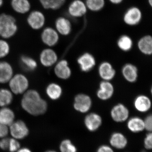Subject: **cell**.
<instances>
[{"mask_svg": "<svg viewBox=\"0 0 152 152\" xmlns=\"http://www.w3.org/2000/svg\"><path fill=\"white\" fill-rule=\"evenodd\" d=\"M54 72L57 77L66 80L69 78L72 70L66 60L63 59L57 62L54 68Z\"/></svg>", "mask_w": 152, "mask_h": 152, "instance_id": "cell-12", "label": "cell"}, {"mask_svg": "<svg viewBox=\"0 0 152 152\" xmlns=\"http://www.w3.org/2000/svg\"><path fill=\"white\" fill-rule=\"evenodd\" d=\"M9 132L8 126L0 123V139L6 137L8 134Z\"/></svg>", "mask_w": 152, "mask_h": 152, "instance_id": "cell-37", "label": "cell"}, {"mask_svg": "<svg viewBox=\"0 0 152 152\" xmlns=\"http://www.w3.org/2000/svg\"><path fill=\"white\" fill-rule=\"evenodd\" d=\"M99 74L104 81H110L115 77L116 71L111 64L108 62H104L99 66Z\"/></svg>", "mask_w": 152, "mask_h": 152, "instance_id": "cell-17", "label": "cell"}, {"mask_svg": "<svg viewBox=\"0 0 152 152\" xmlns=\"http://www.w3.org/2000/svg\"><path fill=\"white\" fill-rule=\"evenodd\" d=\"M151 101L145 95H141L136 98L134 101V106L136 110L140 113L148 111L151 107Z\"/></svg>", "mask_w": 152, "mask_h": 152, "instance_id": "cell-19", "label": "cell"}, {"mask_svg": "<svg viewBox=\"0 0 152 152\" xmlns=\"http://www.w3.org/2000/svg\"><path fill=\"white\" fill-rule=\"evenodd\" d=\"M13 100V93L10 90L0 89V107H4L10 104Z\"/></svg>", "mask_w": 152, "mask_h": 152, "instance_id": "cell-29", "label": "cell"}, {"mask_svg": "<svg viewBox=\"0 0 152 152\" xmlns=\"http://www.w3.org/2000/svg\"><path fill=\"white\" fill-rule=\"evenodd\" d=\"M110 115L114 121L118 123L124 122L128 119L129 111L124 105L118 104L113 107L111 111Z\"/></svg>", "mask_w": 152, "mask_h": 152, "instance_id": "cell-10", "label": "cell"}, {"mask_svg": "<svg viewBox=\"0 0 152 152\" xmlns=\"http://www.w3.org/2000/svg\"><path fill=\"white\" fill-rule=\"evenodd\" d=\"M88 10L84 1L73 0L69 4L67 12L71 18H79L84 16Z\"/></svg>", "mask_w": 152, "mask_h": 152, "instance_id": "cell-6", "label": "cell"}, {"mask_svg": "<svg viewBox=\"0 0 152 152\" xmlns=\"http://www.w3.org/2000/svg\"><path fill=\"white\" fill-rule=\"evenodd\" d=\"M145 129L148 132H151L152 129V116L151 115L148 116L144 120Z\"/></svg>", "mask_w": 152, "mask_h": 152, "instance_id": "cell-36", "label": "cell"}, {"mask_svg": "<svg viewBox=\"0 0 152 152\" xmlns=\"http://www.w3.org/2000/svg\"><path fill=\"white\" fill-rule=\"evenodd\" d=\"M16 152H32L30 149L27 148H20L18 151Z\"/></svg>", "mask_w": 152, "mask_h": 152, "instance_id": "cell-42", "label": "cell"}, {"mask_svg": "<svg viewBox=\"0 0 152 152\" xmlns=\"http://www.w3.org/2000/svg\"><path fill=\"white\" fill-rule=\"evenodd\" d=\"M117 45L121 50L128 52L132 48L133 41L129 36L123 35L120 37L117 41Z\"/></svg>", "mask_w": 152, "mask_h": 152, "instance_id": "cell-28", "label": "cell"}, {"mask_svg": "<svg viewBox=\"0 0 152 152\" xmlns=\"http://www.w3.org/2000/svg\"><path fill=\"white\" fill-rule=\"evenodd\" d=\"M41 5L46 10L50 9L51 0H39Z\"/></svg>", "mask_w": 152, "mask_h": 152, "instance_id": "cell-40", "label": "cell"}, {"mask_svg": "<svg viewBox=\"0 0 152 152\" xmlns=\"http://www.w3.org/2000/svg\"><path fill=\"white\" fill-rule=\"evenodd\" d=\"M111 146L118 149H122L126 146L128 141L126 138L122 133H114L110 140Z\"/></svg>", "mask_w": 152, "mask_h": 152, "instance_id": "cell-24", "label": "cell"}, {"mask_svg": "<svg viewBox=\"0 0 152 152\" xmlns=\"http://www.w3.org/2000/svg\"><path fill=\"white\" fill-rule=\"evenodd\" d=\"M9 126V132L13 138L18 140H22L28 135V128L25 122L22 120L14 121Z\"/></svg>", "mask_w": 152, "mask_h": 152, "instance_id": "cell-5", "label": "cell"}, {"mask_svg": "<svg viewBox=\"0 0 152 152\" xmlns=\"http://www.w3.org/2000/svg\"><path fill=\"white\" fill-rule=\"evenodd\" d=\"M18 30L16 20L13 16L5 13L0 15V37L10 39L16 34Z\"/></svg>", "mask_w": 152, "mask_h": 152, "instance_id": "cell-2", "label": "cell"}, {"mask_svg": "<svg viewBox=\"0 0 152 152\" xmlns=\"http://www.w3.org/2000/svg\"><path fill=\"white\" fill-rule=\"evenodd\" d=\"M110 3L114 5H119L122 4L124 0H108Z\"/></svg>", "mask_w": 152, "mask_h": 152, "instance_id": "cell-41", "label": "cell"}, {"mask_svg": "<svg viewBox=\"0 0 152 152\" xmlns=\"http://www.w3.org/2000/svg\"><path fill=\"white\" fill-rule=\"evenodd\" d=\"M9 83L11 91L16 95L24 94L29 85L27 77L22 74L13 76Z\"/></svg>", "mask_w": 152, "mask_h": 152, "instance_id": "cell-3", "label": "cell"}, {"mask_svg": "<svg viewBox=\"0 0 152 152\" xmlns=\"http://www.w3.org/2000/svg\"><path fill=\"white\" fill-rule=\"evenodd\" d=\"M45 152H57L56 151H53V150H49V151H47Z\"/></svg>", "mask_w": 152, "mask_h": 152, "instance_id": "cell-45", "label": "cell"}, {"mask_svg": "<svg viewBox=\"0 0 152 152\" xmlns=\"http://www.w3.org/2000/svg\"><path fill=\"white\" fill-rule=\"evenodd\" d=\"M3 4H4V1L3 0H0V7L3 6Z\"/></svg>", "mask_w": 152, "mask_h": 152, "instance_id": "cell-44", "label": "cell"}, {"mask_svg": "<svg viewBox=\"0 0 152 152\" xmlns=\"http://www.w3.org/2000/svg\"><path fill=\"white\" fill-rule=\"evenodd\" d=\"M41 39L45 45L49 47L55 46L59 40V34L53 28H45L41 34Z\"/></svg>", "mask_w": 152, "mask_h": 152, "instance_id": "cell-8", "label": "cell"}, {"mask_svg": "<svg viewBox=\"0 0 152 152\" xmlns=\"http://www.w3.org/2000/svg\"><path fill=\"white\" fill-rule=\"evenodd\" d=\"M45 17L42 12L33 11L28 16L27 21L28 25L33 29L38 30L43 27L45 23Z\"/></svg>", "mask_w": 152, "mask_h": 152, "instance_id": "cell-9", "label": "cell"}, {"mask_svg": "<svg viewBox=\"0 0 152 152\" xmlns=\"http://www.w3.org/2000/svg\"><path fill=\"white\" fill-rule=\"evenodd\" d=\"M20 148V144L18 140L10 138L8 151L10 152H16Z\"/></svg>", "mask_w": 152, "mask_h": 152, "instance_id": "cell-33", "label": "cell"}, {"mask_svg": "<svg viewBox=\"0 0 152 152\" xmlns=\"http://www.w3.org/2000/svg\"><path fill=\"white\" fill-rule=\"evenodd\" d=\"M13 74V69L10 63L5 61H0V83H9Z\"/></svg>", "mask_w": 152, "mask_h": 152, "instance_id": "cell-18", "label": "cell"}, {"mask_svg": "<svg viewBox=\"0 0 152 152\" xmlns=\"http://www.w3.org/2000/svg\"><path fill=\"white\" fill-rule=\"evenodd\" d=\"M102 123V117L96 113H91L85 118V126L90 132H95L100 128Z\"/></svg>", "mask_w": 152, "mask_h": 152, "instance_id": "cell-16", "label": "cell"}, {"mask_svg": "<svg viewBox=\"0 0 152 152\" xmlns=\"http://www.w3.org/2000/svg\"><path fill=\"white\" fill-rule=\"evenodd\" d=\"M15 114L12 109L4 107L0 109V123L9 126L15 121Z\"/></svg>", "mask_w": 152, "mask_h": 152, "instance_id": "cell-22", "label": "cell"}, {"mask_svg": "<svg viewBox=\"0 0 152 152\" xmlns=\"http://www.w3.org/2000/svg\"><path fill=\"white\" fill-rule=\"evenodd\" d=\"M58 59L56 53L53 49L49 48L44 49L40 54V61L46 67H50L54 65L58 61Z\"/></svg>", "mask_w": 152, "mask_h": 152, "instance_id": "cell-11", "label": "cell"}, {"mask_svg": "<svg viewBox=\"0 0 152 152\" xmlns=\"http://www.w3.org/2000/svg\"><path fill=\"white\" fill-rule=\"evenodd\" d=\"M152 134L151 132L147 134L144 140V146L146 149L151 150L152 148Z\"/></svg>", "mask_w": 152, "mask_h": 152, "instance_id": "cell-35", "label": "cell"}, {"mask_svg": "<svg viewBox=\"0 0 152 152\" xmlns=\"http://www.w3.org/2000/svg\"><path fill=\"white\" fill-rule=\"evenodd\" d=\"M20 65L23 70L33 72L37 67V63L35 60L28 56L23 55L20 58Z\"/></svg>", "mask_w": 152, "mask_h": 152, "instance_id": "cell-26", "label": "cell"}, {"mask_svg": "<svg viewBox=\"0 0 152 152\" xmlns=\"http://www.w3.org/2000/svg\"><path fill=\"white\" fill-rule=\"evenodd\" d=\"M148 3L151 7H152V0H148Z\"/></svg>", "mask_w": 152, "mask_h": 152, "instance_id": "cell-43", "label": "cell"}, {"mask_svg": "<svg viewBox=\"0 0 152 152\" xmlns=\"http://www.w3.org/2000/svg\"><path fill=\"white\" fill-rule=\"evenodd\" d=\"M114 93L113 86L110 81H103L101 82L99 88L97 92V96L101 100H109L113 96Z\"/></svg>", "mask_w": 152, "mask_h": 152, "instance_id": "cell-14", "label": "cell"}, {"mask_svg": "<svg viewBox=\"0 0 152 152\" xmlns=\"http://www.w3.org/2000/svg\"><path fill=\"white\" fill-rule=\"evenodd\" d=\"M10 138L4 137L0 140V148L3 151L8 150Z\"/></svg>", "mask_w": 152, "mask_h": 152, "instance_id": "cell-38", "label": "cell"}, {"mask_svg": "<svg viewBox=\"0 0 152 152\" xmlns=\"http://www.w3.org/2000/svg\"><path fill=\"white\" fill-rule=\"evenodd\" d=\"M139 50L144 55L150 56L152 53V37L149 35L142 37L137 42Z\"/></svg>", "mask_w": 152, "mask_h": 152, "instance_id": "cell-21", "label": "cell"}, {"mask_svg": "<svg viewBox=\"0 0 152 152\" xmlns=\"http://www.w3.org/2000/svg\"><path fill=\"white\" fill-rule=\"evenodd\" d=\"M46 93L50 99L53 101L57 100L61 97L62 95V88L58 84L51 83L47 87Z\"/></svg>", "mask_w": 152, "mask_h": 152, "instance_id": "cell-25", "label": "cell"}, {"mask_svg": "<svg viewBox=\"0 0 152 152\" xmlns=\"http://www.w3.org/2000/svg\"><path fill=\"white\" fill-rule=\"evenodd\" d=\"M92 101L88 95L80 94L77 95L74 100V108L76 111L85 113L91 108Z\"/></svg>", "mask_w": 152, "mask_h": 152, "instance_id": "cell-7", "label": "cell"}, {"mask_svg": "<svg viewBox=\"0 0 152 152\" xmlns=\"http://www.w3.org/2000/svg\"><path fill=\"white\" fill-rule=\"evenodd\" d=\"M142 17V12L140 8L133 6L125 12L123 16V21L128 26H135L140 23Z\"/></svg>", "mask_w": 152, "mask_h": 152, "instance_id": "cell-4", "label": "cell"}, {"mask_svg": "<svg viewBox=\"0 0 152 152\" xmlns=\"http://www.w3.org/2000/svg\"><path fill=\"white\" fill-rule=\"evenodd\" d=\"M97 152H114L110 147L107 145L101 146L98 148Z\"/></svg>", "mask_w": 152, "mask_h": 152, "instance_id": "cell-39", "label": "cell"}, {"mask_svg": "<svg viewBox=\"0 0 152 152\" xmlns=\"http://www.w3.org/2000/svg\"><path fill=\"white\" fill-rule=\"evenodd\" d=\"M127 126L128 129L134 133L140 132L145 129L144 120L139 117L131 118L128 121Z\"/></svg>", "mask_w": 152, "mask_h": 152, "instance_id": "cell-27", "label": "cell"}, {"mask_svg": "<svg viewBox=\"0 0 152 152\" xmlns=\"http://www.w3.org/2000/svg\"><path fill=\"white\" fill-rule=\"evenodd\" d=\"M77 63L82 71L88 72L91 70L96 65V61L92 55L86 53L79 57Z\"/></svg>", "mask_w": 152, "mask_h": 152, "instance_id": "cell-15", "label": "cell"}, {"mask_svg": "<svg viewBox=\"0 0 152 152\" xmlns=\"http://www.w3.org/2000/svg\"><path fill=\"white\" fill-rule=\"evenodd\" d=\"M88 10L92 12H99L104 8L105 0H85Z\"/></svg>", "mask_w": 152, "mask_h": 152, "instance_id": "cell-30", "label": "cell"}, {"mask_svg": "<svg viewBox=\"0 0 152 152\" xmlns=\"http://www.w3.org/2000/svg\"><path fill=\"white\" fill-rule=\"evenodd\" d=\"M66 0H51V10H56L64 5Z\"/></svg>", "mask_w": 152, "mask_h": 152, "instance_id": "cell-34", "label": "cell"}, {"mask_svg": "<svg viewBox=\"0 0 152 152\" xmlns=\"http://www.w3.org/2000/svg\"><path fill=\"white\" fill-rule=\"evenodd\" d=\"M10 45L7 41L0 39V58H5L10 53Z\"/></svg>", "mask_w": 152, "mask_h": 152, "instance_id": "cell-32", "label": "cell"}, {"mask_svg": "<svg viewBox=\"0 0 152 152\" xmlns=\"http://www.w3.org/2000/svg\"><path fill=\"white\" fill-rule=\"evenodd\" d=\"M142 152H146V151H142Z\"/></svg>", "mask_w": 152, "mask_h": 152, "instance_id": "cell-46", "label": "cell"}, {"mask_svg": "<svg viewBox=\"0 0 152 152\" xmlns=\"http://www.w3.org/2000/svg\"><path fill=\"white\" fill-rule=\"evenodd\" d=\"M59 149L61 152H77L75 146L68 139H66L61 142Z\"/></svg>", "mask_w": 152, "mask_h": 152, "instance_id": "cell-31", "label": "cell"}, {"mask_svg": "<svg viewBox=\"0 0 152 152\" xmlns=\"http://www.w3.org/2000/svg\"><path fill=\"white\" fill-rule=\"evenodd\" d=\"M55 28L59 34L64 36L69 35L72 29L71 21L65 17H60L56 19L55 22Z\"/></svg>", "mask_w": 152, "mask_h": 152, "instance_id": "cell-13", "label": "cell"}, {"mask_svg": "<svg viewBox=\"0 0 152 152\" xmlns=\"http://www.w3.org/2000/svg\"><path fill=\"white\" fill-rule=\"evenodd\" d=\"M122 73L125 80L131 83L135 82L138 77L137 68L132 64H125L122 69Z\"/></svg>", "mask_w": 152, "mask_h": 152, "instance_id": "cell-20", "label": "cell"}, {"mask_svg": "<svg viewBox=\"0 0 152 152\" xmlns=\"http://www.w3.org/2000/svg\"><path fill=\"white\" fill-rule=\"evenodd\" d=\"M11 5L15 12L20 14L27 13L31 8L29 0H12Z\"/></svg>", "mask_w": 152, "mask_h": 152, "instance_id": "cell-23", "label": "cell"}, {"mask_svg": "<svg viewBox=\"0 0 152 152\" xmlns=\"http://www.w3.org/2000/svg\"><path fill=\"white\" fill-rule=\"evenodd\" d=\"M22 108L31 115L37 116L46 113L48 104L35 90H27L23 94L21 101Z\"/></svg>", "mask_w": 152, "mask_h": 152, "instance_id": "cell-1", "label": "cell"}]
</instances>
